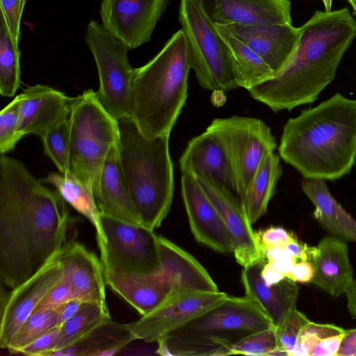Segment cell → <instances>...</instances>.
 Instances as JSON below:
<instances>
[{"label":"cell","instance_id":"cell-50","mask_svg":"<svg viewBox=\"0 0 356 356\" xmlns=\"http://www.w3.org/2000/svg\"><path fill=\"white\" fill-rule=\"evenodd\" d=\"M296 260L293 258H289L287 259L269 262L271 266L278 272L282 273L286 277L291 272Z\"/></svg>","mask_w":356,"mask_h":356},{"label":"cell","instance_id":"cell-44","mask_svg":"<svg viewBox=\"0 0 356 356\" xmlns=\"http://www.w3.org/2000/svg\"><path fill=\"white\" fill-rule=\"evenodd\" d=\"M284 249L296 261L298 259L310 261L312 259L313 248L302 244L294 236L284 246Z\"/></svg>","mask_w":356,"mask_h":356},{"label":"cell","instance_id":"cell-52","mask_svg":"<svg viewBox=\"0 0 356 356\" xmlns=\"http://www.w3.org/2000/svg\"><path fill=\"white\" fill-rule=\"evenodd\" d=\"M348 1L350 3L353 8V14L356 15V0H348Z\"/></svg>","mask_w":356,"mask_h":356},{"label":"cell","instance_id":"cell-31","mask_svg":"<svg viewBox=\"0 0 356 356\" xmlns=\"http://www.w3.org/2000/svg\"><path fill=\"white\" fill-rule=\"evenodd\" d=\"M110 319V313L105 312L98 304L83 301L76 314L60 327V338L54 353L74 346Z\"/></svg>","mask_w":356,"mask_h":356},{"label":"cell","instance_id":"cell-25","mask_svg":"<svg viewBox=\"0 0 356 356\" xmlns=\"http://www.w3.org/2000/svg\"><path fill=\"white\" fill-rule=\"evenodd\" d=\"M106 285L141 315H145L166 300L152 274H144L103 265Z\"/></svg>","mask_w":356,"mask_h":356},{"label":"cell","instance_id":"cell-40","mask_svg":"<svg viewBox=\"0 0 356 356\" xmlns=\"http://www.w3.org/2000/svg\"><path fill=\"white\" fill-rule=\"evenodd\" d=\"M60 338V328L57 327L22 349L19 353L29 356L51 355Z\"/></svg>","mask_w":356,"mask_h":356},{"label":"cell","instance_id":"cell-41","mask_svg":"<svg viewBox=\"0 0 356 356\" xmlns=\"http://www.w3.org/2000/svg\"><path fill=\"white\" fill-rule=\"evenodd\" d=\"M257 239L264 252V250L273 247H282L291 239L293 235L283 227H272L259 232H256Z\"/></svg>","mask_w":356,"mask_h":356},{"label":"cell","instance_id":"cell-6","mask_svg":"<svg viewBox=\"0 0 356 356\" xmlns=\"http://www.w3.org/2000/svg\"><path fill=\"white\" fill-rule=\"evenodd\" d=\"M274 327L252 298L227 296L219 303L158 341L161 355H230L246 337Z\"/></svg>","mask_w":356,"mask_h":356},{"label":"cell","instance_id":"cell-2","mask_svg":"<svg viewBox=\"0 0 356 356\" xmlns=\"http://www.w3.org/2000/svg\"><path fill=\"white\" fill-rule=\"evenodd\" d=\"M300 29L298 47L274 77L249 89L250 96L273 111H291L318 99L334 79L356 38V21L348 8L316 10Z\"/></svg>","mask_w":356,"mask_h":356},{"label":"cell","instance_id":"cell-46","mask_svg":"<svg viewBox=\"0 0 356 356\" xmlns=\"http://www.w3.org/2000/svg\"><path fill=\"white\" fill-rule=\"evenodd\" d=\"M337 356H356V329L345 330Z\"/></svg>","mask_w":356,"mask_h":356},{"label":"cell","instance_id":"cell-1","mask_svg":"<svg viewBox=\"0 0 356 356\" xmlns=\"http://www.w3.org/2000/svg\"><path fill=\"white\" fill-rule=\"evenodd\" d=\"M20 161L0 156V280L13 289L68 243L65 201Z\"/></svg>","mask_w":356,"mask_h":356},{"label":"cell","instance_id":"cell-51","mask_svg":"<svg viewBox=\"0 0 356 356\" xmlns=\"http://www.w3.org/2000/svg\"><path fill=\"white\" fill-rule=\"evenodd\" d=\"M325 11H331L332 10V0H322Z\"/></svg>","mask_w":356,"mask_h":356},{"label":"cell","instance_id":"cell-10","mask_svg":"<svg viewBox=\"0 0 356 356\" xmlns=\"http://www.w3.org/2000/svg\"><path fill=\"white\" fill-rule=\"evenodd\" d=\"M208 127L218 134L227 151L240 198L264 156L276 149L275 138L266 123L254 118H216Z\"/></svg>","mask_w":356,"mask_h":356},{"label":"cell","instance_id":"cell-33","mask_svg":"<svg viewBox=\"0 0 356 356\" xmlns=\"http://www.w3.org/2000/svg\"><path fill=\"white\" fill-rule=\"evenodd\" d=\"M58 327L56 309L33 312L22 324L7 350L12 354L20 350Z\"/></svg>","mask_w":356,"mask_h":356},{"label":"cell","instance_id":"cell-11","mask_svg":"<svg viewBox=\"0 0 356 356\" xmlns=\"http://www.w3.org/2000/svg\"><path fill=\"white\" fill-rule=\"evenodd\" d=\"M105 248L100 254L103 265L144 274L160 267L158 236L154 230L102 214Z\"/></svg>","mask_w":356,"mask_h":356},{"label":"cell","instance_id":"cell-21","mask_svg":"<svg viewBox=\"0 0 356 356\" xmlns=\"http://www.w3.org/2000/svg\"><path fill=\"white\" fill-rule=\"evenodd\" d=\"M214 24H292L289 0H202Z\"/></svg>","mask_w":356,"mask_h":356},{"label":"cell","instance_id":"cell-7","mask_svg":"<svg viewBox=\"0 0 356 356\" xmlns=\"http://www.w3.org/2000/svg\"><path fill=\"white\" fill-rule=\"evenodd\" d=\"M70 170L93 186L111 147L118 141L115 120L91 89L74 97L68 118Z\"/></svg>","mask_w":356,"mask_h":356},{"label":"cell","instance_id":"cell-15","mask_svg":"<svg viewBox=\"0 0 356 356\" xmlns=\"http://www.w3.org/2000/svg\"><path fill=\"white\" fill-rule=\"evenodd\" d=\"M194 177L221 217L236 261L247 268L265 259L264 252L239 197L206 177Z\"/></svg>","mask_w":356,"mask_h":356},{"label":"cell","instance_id":"cell-43","mask_svg":"<svg viewBox=\"0 0 356 356\" xmlns=\"http://www.w3.org/2000/svg\"><path fill=\"white\" fill-rule=\"evenodd\" d=\"M314 276V268L309 261L296 262L291 272L286 275L289 279L300 283L311 282Z\"/></svg>","mask_w":356,"mask_h":356},{"label":"cell","instance_id":"cell-12","mask_svg":"<svg viewBox=\"0 0 356 356\" xmlns=\"http://www.w3.org/2000/svg\"><path fill=\"white\" fill-rule=\"evenodd\" d=\"M57 256L11 291H4L1 287V348H8L18 330L33 314L42 299L61 281L63 268Z\"/></svg>","mask_w":356,"mask_h":356},{"label":"cell","instance_id":"cell-13","mask_svg":"<svg viewBox=\"0 0 356 356\" xmlns=\"http://www.w3.org/2000/svg\"><path fill=\"white\" fill-rule=\"evenodd\" d=\"M227 296L220 291L184 292L127 325L136 339L146 343L157 342L219 303Z\"/></svg>","mask_w":356,"mask_h":356},{"label":"cell","instance_id":"cell-47","mask_svg":"<svg viewBox=\"0 0 356 356\" xmlns=\"http://www.w3.org/2000/svg\"><path fill=\"white\" fill-rule=\"evenodd\" d=\"M261 276L268 286L275 284L286 277L284 275L276 270L269 262L263 266Z\"/></svg>","mask_w":356,"mask_h":356},{"label":"cell","instance_id":"cell-36","mask_svg":"<svg viewBox=\"0 0 356 356\" xmlns=\"http://www.w3.org/2000/svg\"><path fill=\"white\" fill-rule=\"evenodd\" d=\"M20 96L17 95L0 112V152L6 154L14 149L22 138L18 132Z\"/></svg>","mask_w":356,"mask_h":356},{"label":"cell","instance_id":"cell-38","mask_svg":"<svg viewBox=\"0 0 356 356\" xmlns=\"http://www.w3.org/2000/svg\"><path fill=\"white\" fill-rule=\"evenodd\" d=\"M26 0H0L1 15L16 44L20 39V22Z\"/></svg>","mask_w":356,"mask_h":356},{"label":"cell","instance_id":"cell-24","mask_svg":"<svg viewBox=\"0 0 356 356\" xmlns=\"http://www.w3.org/2000/svg\"><path fill=\"white\" fill-rule=\"evenodd\" d=\"M310 262L314 268L311 282L333 297L345 293L354 280L348 248L341 238H323L313 248Z\"/></svg>","mask_w":356,"mask_h":356},{"label":"cell","instance_id":"cell-3","mask_svg":"<svg viewBox=\"0 0 356 356\" xmlns=\"http://www.w3.org/2000/svg\"><path fill=\"white\" fill-rule=\"evenodd\" d=\"M278 150L305 179L347 175L356 158V99L336 93L289 118Z\"/></svg>","mask_w":356,"mask_h":356},{"label":"cell","instance_id":"cell-5","mask_svg":"<svg viewBox=\"0 0 356 356\" xmlns=\"http://www.w3.org/2000/svg\"><path fill=\"white\" fill-rule=\"evenodd\" d=\"M120 162L140 225L154 230L168 214L173 198L170 135L149 138L131 118L118 120Z\"/></svg>","mask_w":356,"mask_h":356},{"label":"cell","instance_id":"cell-48","mask_svg":"<svg viewBox=\"0 0 356 356\" xmlns=\"http://www.w3.org/2000/svg\"><path fill=\"white\" fill-rule=\"evenodd\" d=\"M264 254L265 257L268 259V262L277 261L293 258L282 247H273L267 248L264 250Z\"/></svg>","mask_w":356,"mask_h":356},{"label":"cell","instance_id":"cell-32","mask_svg":"<svg viewBox=\"0 0 356 356\" xmlns=\"http://www.w3.org/2000/svg\"><path fill=\"white\" fill-rule=\"evenodd\" d=\"M20 53L13 41L3 17L0 19V93L13 97L20 83Z\"/></svg>","mask_w":356,"mask_h":356},{"label":"cell","instance_id":"cell-26","mask_svg":"<svg viewBox=\"0 0 356 356\" xmlns=\"http://www.w3.org/2000/svg\"><path fill=\"white\" fill-rule=\"evenodd\" d=\"M41 181L53 186L67 204L90 221L95 229L98 248L100 254L102 253L106 239L92 186L70 170L65 173L51 172Z\"/></svg>","mask_w":356,"mask_h":356},{"label":"cell","instance_id":"cell-35","mask_svg":"<svg viewBox=\"0 0 356 356\" xmlns=\"http://www.w3.org/2000/svg\"><path fill=\"white\" fill-rule=\"evenodd\" d=\"M278 343L275 327L252 334L236 344L231 355L251 356L277 355Z\"/></svg>","mask_w":356,"mask_h":356},{"label":"cell","instance_id":"cell-28","mask_svg":"<svg viewBox=\"0 0 356 356\" xmlns=\"http://www.w3.org/2000/svg\"><path fill=\"white\" fill-rule=\"evenodd\" d=\"M282 173L280 156L274 152L267 153L248 186L240 196L252 225L266 213L268 204L275 193Z\"/></svg>","mask_w":356,"mask_h":356},{"label":"cell","instance_id":"cell-19","mask_svg":"<svg viewBox=\"0 0 356 356\" xmlns=\"http://www.w3.org/2000/svg\"><path fill=\"white\" fill-rule=\"evenodd\" d=\"M181 183L190 228L196 241L218 252H232L226 227L195 178L182 175Z\"/></svg>","mask_w":356,"mask_h":356},{"label":"cell","instance_id":"cell-18","mask_svg":"<svg viewBox=\"0 0 356 356\" xmlns=\"http://www.w3.org/2000/svg\"><path fill=\"white\" fill-rule=\"evenodd\" d=\"M20 96L18 132L41 137L48 130L68 119L74 97L49 86L36 84L25 88Z\"/></svg>","mask_w":356,"mask_h":356},{"label":"cell","instance_id":"cell-30","mask_svg":"<svg viewBox=\"0 0 356 356\" xmlns=\"http://www.w3.org/2000/svg\"><path fill=\"white\" fill-rule=\"evenodd\" d=\"M134 340L136 339L127 323H116L111 318L99 325L74 346L53 355H113Z\"/></svg>","mask_w":356,"mask_h":356},{"label":"cell","instance_id":"cell-20","mask_svg":"<svg viewBox=\"0 0 356 356\" xmlns=\"http://www.w3.org/2000/svg\"><path fill=\"white\" fill-rule=\"evenodd\" d=\"M225 25L266 63L275 76L293 56L300 37V27L292 24Z\"/></svg>","mask_w":356,"mask_h":356},{"label":"cell","instance_id":"cell-34","mask_svg":"<svg viewBox=\"0 0 356 356\" xmlns=\"http://www.w3.org/2000/svg\"><path fill=\"white\" fill-rule=\"evenodd\" d=\"M44 151L58 172L70 170V141L68 119L48 130L41 137Z\"/></svg>","mask_w":356,"mask_h":356},{"label":"cell","instance_id":"cell-4","mask_svg":"<svg viewBox=\"0 0 356 356\" xmlns=\"http://www.w3.org/2000/svg\"><path fill=\"white\" fill-rule=\"evenodd\" d=\"M191 59L181 28L161 50L135 68L131 118L149 138L170 135L185 105Z\"/></svg>","mask_w":356,"mask_h":356},{"label":"cell","instance_id":"cell-27","mask_svg":"<svg viewBox=\"0 0 356 356\" xmlns=\"http://www.w3.org/2000/svg\"><path fill=\"white\" fill-rule=\"evenodd\" d=\"M301 187L314 205V218L331 234L356 242V220L332 195L325 180L305 179Z\"/></svg>","mask_w":356,"mask_h":356},{"label":"cell","instance_id":"cell-37","mask_svg":"<svg viewBox=\"0 0 356 356\" xmlns=\"http://www.w3.org/2000/svg\"><path fill=\"white\" fill-rule=\"evenodd\" d=\"M309 322L304 314L296 309L282 327L275 328L278 343L277 355H290L302 330Z\"/></svg>","mask_w":356,"mask_h":356},{"label":"cell","instance_id":"cell-53","mask_svg":"<svg viewBox=\"0 0 356 356\" xmlns=\"http://www.w3.org/2000/svg\"><path fill=\"white\" fill-rule=\"evenodd\" d=\"M355 165H356V158H355Z\"/></svg>","mask_w":356,"mask_h":356},{"label":"cell","instance_id":"cell-16","mask_svg":"<svg viewBox=\"0 0 356 356\" xmlns=\"http://www.w3.org/2000/svg\"><path fill=\"white\" fill-rule=\"evenodd\" d=\"M179 164L182 175L206 177L238 195L227 151L218 134L209 127L188 141Z\"/></svg>","mask_w":356,"mask_h":356},{"label":"cell","instance_id":"cell-17","mask_svg":"<svg viewBox=\"0 0 356 356\" xmlns=\"http://www.w3.org/2000/svg\"><path fill=\"white\" fill-rule=\"evenodd\" d=\"M57 258L63 268L62 280L70 285L76 297L83 301L95 302L110 313L101 259L83 244L75 241L68 242Z\"/></svg>","mask_w":356,"mask_h":356},{"label":"cell","instance_id":"cell-22","mask_svg":"<svg viewBox=\"0 0 356 356\" xmlns=\"http://www.w3.org/2000/svg\"><path fill=\"white\" fill-rule=\"evenodd\" d=\"M265 259L241 272L245 295L258 302L275 328L282 327L293 312L299 293L296 282L286 277L280 282L268 286L261 276Z\"/></svg>","mask_w":356,"mask_h":356},{"label":"cell","instance_id":"cell-23","mask_svg":"<svg viewBox=\"0 0 356 356\" xmlns=\"http://www.w3.org/2000/svg\"><path fill=\"white\" fill-rule=\"evenodd\" d=\"M118 143L111 147L93 186L95 198L102 214L140 225L124 179Z\"/></svg>","mask_w":356,"mask_h":356},{"label":"cell","instance_id":"cell-9","mask_svg":"<svg viewBox=\"0 0 356 356\" xmlns=\"http://www.w3.org/2000/svg\"><path fill=\"white\" fill-rule=\"evenodd\" d=\"M86 41L95 60L98 76L97 97L117 120L131 118L135 68L127 58L129 49L102 24L91 20Z\"/></svg>","mask_w":356,"mask_h":356},{"label":"cell","instance_id":"cell-29","mask_svg":"<svg viewBox=\"0 0 356 356\" xmlns=\"http://www.w3.org/2000/svg\"><path fill=\"white\" fill-rule=\"evenodd\" d=\"M214 24V23H213ZM229 51L238 87L249 90L275 74L266 63L225 24H214Z\"/></svg>","mask_w":356,"mask_h":356},{"label":"cell","instance_id":"cell-49","mask_svg":"<svg viewBox=\"0 0 356 356\" xmlns=\"http://www.w3.org/2000/svg\"><path fill=\"white\" fill-rule=\"evenodd\" d=\"M345 294L347 298V306L353 318L356 319V280L354 279Z\"/></svg>","mask_w":356,"mask_h":356},{"label":"cell","instance_id":"cell-42","mask_svg":"<svg viewBox=\"0 0 356 356\" xmlns=\"http://www.w3.org/2000/svg\"><path fill=\"white\" fill-rule=\"evenodd\" d=\"M343 335L344 333L318 341L314 347L311 356L337 355Z\"/></svg>","mask_w":356,"mask_h":356},{"label":"cell","instance_id":"cell-14","mask_svg":"<svg viewBox=\"0 0 356 356\" xmlns=\"http://www.w3.org/2000/svg\"><path fill=\"white\" fill-rule=\"evenodd\" d=\"M169 0H102L104 27L129 50L151 40L155 26Z\"/></svg>","mask_w":356,"mask_h":356},{"label":"cell","instance_id":"cell-39","mask_svg":"<svg viewBox=\"0 0 356 356\" xmlns=\"http://www.w3.org/2000/svg\"><path fill=\"white\" fill-rule=\"evenodd\" d=\"M72 299L79 298L70 285L61 280L58 284L48 291L33 312L56 309L65 302Z\"/></svg>","mask_w":356,"mask_h":356},{"label":"cell","instance_id":"cell-45","mask_svg":"<svg viewBox=\"0 0 356 356\" xmlns=\"http://www.w3.org/2000/svg\"><path fill=\"white\" fill-rule=\"evenodd\" d=\"M83 300L72 299L65 302L56 309L58 313V327H60L69 318L74 316L79 309Z\"/></svg>","mask_w":356,"mask_h":356},{"label":"cell","instance_id":"cell-8","mask_svg":"<svg viewBox=\"0 0 356 356\" xmlns=\"http://www.w3.org/2000/svg\"><path fill=\"white\" fill-rule=\"evenodd\" d=\"M179 21L188 42L191 69L199 85L211 91L239 88L227 47L202 0H180Z\"/></svg>","mask_w":356,"mask_h":356}]
</instances>
